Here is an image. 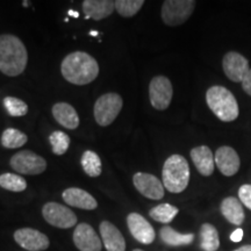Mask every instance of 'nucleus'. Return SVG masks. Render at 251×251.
<instances>
[{"label":"nucleus","mask_w":251,"mask_h":251,"mask_svg":"<svg viewBox=\"0 0 251 251\" xmlns=\"http://www.w3.org/2000/svg\"><path fill=\"white\" fill-rule=\"evenodd\" d=\"M174 87L169 78L164 76L153 77L149 84V99L157 111H165L170 106Z\"/></svg>","instance_id":"8"},{"label":"nucleus","mask_w":251,"mask_h":251,"mask_svg":"<svg viewBox=\"0 0 251 251\" xmlns=\"http://www.w3.org/2000/svg\"><path fill=\"white\" fill-rule=\"evenodd\" d=\"M28 52L24 42L12 34L0 35V71L8 77H17L25 71Z\"/></svg>","instance_id":"2"},{"label":"nucleus","mask_w":251,"mask_h":251,"mask_svg":"<svg viewBox=\"0 0 251 251\" xmlns=\"http://www.w3.org/2000/svg\"><path fill=\"white\" fill-rule=\"evenodd\" d=\"M134 186L143 197L151 200H159L164 197V185L156 176L136 172L133 177Z\"/></svg>","instance_id":"10"},{"label":"nucleus","mask_w":251,"mask_h":251,"mask_svg":"<svg viewBox=\"0 0 251 251\" xmlns=\"http://www.w3.org/2000/svg\"><path fill=\"white\" fill-rule=\"evenodd\" d=\"M220 211H221L226 220L230 222L231 225L241 226L244 222V219H246L242 202L237 198L228 197L222 200Z\"/></svg>","instance_id":"21"},{"label":"nucleus","mask_w":251,"mask_h":251,"mask_svg":"<svg viewBox=\"0 0 251 251\" xmlns=\"http://www.w3.org/2000/svg\"><path fill=\"white\" fill-rule=\"evenodd\" d=\"M63 200L71 207H77L86 211H93L98 207V202L89 192L78 187L67 188L62 194Z\"/></svg>","instance_id":"16"},{"label":"nucleus","mask_w":251,"mask_h":251,"mask_svg":"<svg viewBox=\"0 0 251 251\" xmlns=\"http://www.w3.org/2000/svg\"><path fill=\"white\" fill-rule=\"evenodd\" d=\"M178 212H179V209L176 206H172L170 203H161V205H157L150 209L149 215L155 221L166 225L170 224L176 218V215L178 214Z\"/></svg>","instance_id":"26"},{"label":"nucleus","mask_w":251,"mask_h":251,"mask_svg":"<svg viewBox=\"0 0 251 251\" xmlns=\"http://www.w3.org/2000/svg\"><path fill=\"white\" fill-rule=\"evenodd\" d=\"M206 101L211 111L224 122L236 120L240 109L234 94L224 86H212L206 92Z\"/></svg>","instance_id":"3"},{"label":"nucleus","mask_w":251,"mask_h":251,"mask_svg":"<svg viewBox=\"0 0 251 251\" xmlns=\"http://www.w3.org/2000/svg\"><path fill=\"white\" fill-rule=\"evenodd\" d=\"M191 158L200 175L209 177L214 172L215 159L212 150L207 146H199L191 150Z\"/></svg>","instance_id":"17"},{"label":"nucleus","mask_w":251,"mask_h":251,"mask_svg":"<svg viewBox=\"0 0 251 251\" xmlns=\"http://www.w3.org/2000/svg\"><path fill=\"white\" fill-rule=\"evenodd\" d=\"M12 169L21 175H40L46 171L47 161L30 150L14 153L9 161Z\"/></svg>","instance_id":"7"},{"label":"nucleus","mask_w":251,"mask_h":251,"mask_svg":"<svg viewBox=\"0 0 251 251\" xmlns=\"http://www.w3.org/2000/svg\"><path fill=\"white\" fill-rule=\"evenodd\" d=\"M115 9V1L112 0H85L83 1V12L85 19L99 21L112 15Z\"/></svg>","instance_id":"19"},{"label":"nucleus","mask_w":251,"mask_h":251,"mask_svg":"<svg viewBox=\"0 0 251 251\" xmlns=\"http://www.w3.org/2000/svg\"><path fill=\"white\" fill-rule=\"evenodd\" d=\"M43 218L56 228L68 229L77 224V216L70 208L57 202H47L42 208Z\"/></svg>","instance_id":"9"},{"label":"nucleus","mask_w":251,"mask_h":251,"mask_svg":"<svg viewBox=\"0 0 251 251\" xmlns=\"http://www.w3.org/2000/svg\"><path fill=\"white\" fill-rule=\"evenodd\" d=\"M243 238V230L241 228H237L236 230L234 231V233H231L230 235V240L233 241V242H241Z\"/></svg>","instance_id":"33"},{"label":"nucleus","mask_w":251,"mask_h":251,"mask_svg":"<svg viewBox=\"0 0 251 251\" xmlns=\"http://www.w3.org/2000/svg\"><path fill=\"white\" fill-rule=\"evenodd\" d=\"M27 135L15 128H7L1 135V144L4 148L17 149L27 143Z\"/></svg>","instance_id":"25"},{"label":"nucleus","mask_w":251,"mask_h":251,"mask_svg":"<svg viewBox=\"0 0 251 251\" xmlns=\"http://www.w3.org/2000/svg\"><path fill=\"white\" fill-rule=\"evenodd\" d=\"M163 185L169 192L180 193L190 181V166L185 157L175 153L166 159L162 171Z\"/></svg>","instance_id":"4"},{"label":"nucleus","mask_w":251,"mask_h":251,"mask_svg":"<svg viewBox=\"0 0 251 251\" xmlns=\"http://www.w3.org/2000/svg\"><path fill=\"white\" fill-rule=\"evenodd\" d=\"M127 225L130 234L140 243L151 244L155 241V229L149 224L148 220L139 213H130L127 216Z\"/></svg>","instance_id":"13"},{"label":"nucleus","mask_w":251,"mask_h":251,"mask_svg":"<svg viewBox=\"0 0 251 251\" xmlns=\"http://www.w3.org/2000/svg\"><path fill=\"white\" fill-rule=\"evenodd\" d=\"M214 159L220 172L224 176H227V177H231V176L236 175L238 170H240V157H238V153L231 147H220L216 150Z\"/></svg>","instance_id":"15"},{"label":"nucleus","mask_w":251,"mask_h":251,"mask_svg":"<svg viewBox=\"0 0 251 251\" xmlns=\"http://www.w3.org/2000/svg\"><path fill=\"white\" fill-rule=\"evenodd\" d=\"M124 106V100L118 93L109 92L102 94L94 103V119L101 127H107L117 119Z\"/></svg>","instance_id":"5"},{"label":"nucleus","mask_w":251,"mask_h":251,"mask_svg":"<svg viewBox=\"0 0 251 251\" xmlns=\"http://www.w3.org/2000/svg\"><path fill=\"white\" fill-rule=\"evenodd\" d=\"M100 234L103 246L107 251H125L126 241L121 231L109 221H102L100 224Z\"/></svg>","instance_id":"18"},{"label":"nucleus","mask_w":251,"mask_h":251,"mask_svg":"<svg viewBox=\"0 0 251 251\" xmlns=\"http://www.w3.org/2000/svg\"><path fill=\"white\" fill-rule=\"evenodd\" d=\"M222 68L229 79L234 83H242L243 78L249 72V62L243 55L229 51L222 59Z\"/></svg>","instance_id":"11"},{"label":"nucleus","mask_w":251,"mask_h":251,"mask_svg":"<svg viewBox=\"0 0 251 251\" xmlns=\"http://www.w3.org/2000/svg\"><path fill=\"white\" fill-rule=\"evenodd\" d=\"M159 236H161L163 243H165L169 247L188 246L194 241L193 234H180L169 226H165L161 229Z\"/></svg>","instance_id":"22"},{"label":"nucleus","mask_w":251,"mask_h":251,"mask_svg":"<svg viewBox=\"0 0 251 251\" xmlns=\"http://www.w3.org/2000/svg\"><path fill=\"white\" fill-rule=\"evenodd\" d=\"M238 198H240V201L243 203L247 208H249L251 211V185L246 184L242 185L238 190Z\"/></svg>","instance_id":"31"},{"label":"nucleus","mask_w":251,"mask_h":251,"mask_svg":"<svg viewBox=\"0 0 251 251\" xmlns=\"http://www.w3.org/2000/svg\"><path fill=\"white\" fill-rule=\"evenodd\" d=\"M133 251H143V250H141V249H134Z\"/></svg>","instance_id":"38"},{"label":"nucleus","mask_w":251,"mask_h":251,"mask_svg":"<svg viewBox=\"0 0 251 251\" xmlns=\"http://www.w3.org/2000/svg\"><path fill=\"white\" fill-rule=\"evenodd\" d=\"M200 248L203 251H218L220 237L216 228L211 224H203L200 228Z\"/></svg>","instance_id":"23"},{"label":"nucleus","mask_w":251,"mask_h":251,"mask_svg":"<svg viewBox=\"0 0 251 251\" xmlns=\"http://www.w3.org/2000/svg\"><path fill=\"white\" fill-rule=\"evenodd\" d=\"M234 251H251V244H250V246H243V247L238 248V249L234 250Z\"/></svg>","instance_id":"34"},{"label":"nucleus","mask_w":251,"mask_h":251,"mask_svg":"<svg viewBox=\"0 0 251 251\" xmlns=\"http://www.w3.org/2000/svg\"><path fill=\"white\" fill-rule=\"evenodd\" d=\"M242 87L248 96L251 97V69L242 80Z\"/></svg>","instance_id":"32"},{"label":"nucleus","mask_w":251,"mask_h":251,"mask_svg":"<svg viewBox=\"0 0 251 251\" xmlns=\"http://www.w3.org/2000/svg\"><path fill=\"white\" fill-rule=\"evenodd\" d=\"M90 35H92V36H98V31H94V30L90 31Z\"/></svg>","instance_id":"36"},{"label":"nucleus","mask_w":251,"mask_h":251,"mask_svg":"<svg viewBox=\"0 0 251 251\" xmlns=\"http://www.w3.org/2000/svg\"><path fill=\"white\" fill-rule=\"evenodd\" d=\"M196 1L193 0H166L162 5V20L166 26L183 25L193 13Z\"/></svg>","instance_id":"6"},{"label":"nucleus","mask_w":251,"mask_h":251,"mask_svg":"<svg viewBox=\"0 0 251 251\" xmlns=\"http://www.w3.org/2000/svg\"><path fill=\"white\" fill-rule=\"evenodd\" d=\"M49 142L51 144V149L55 155L62 156L68 151L70 147V137L61 130H55L49 135Z\"/></svg>","instance_id":"28"},{"label":"nucleus","mask_w":251,"mask_h":251,"mask_svg":"<svg viewBox=\"0 0 251 251\" xmlns=\"http://www.w3.org/2000/svg\"><path fill=\"white\" fill-rule=\"evenodd\" d=\"M144 5L143 0H117L115 9L124 18L134 17Z\"/></svg>","instance_id":"29"},{"label":"nucleus","mask_w":251,"mask_h":251,"mask_svg":"<svg viewBox=\"0 0 251 251\" xmlns=\"http://www.w3.org/2000/svg\"><path fill=\"white\" fill-rule=\"evenodd\" d=\"M61 72L64 79L74 85H87L98 77L99 64L84 51H75L62 61Z\"/></svg>","instance_id":"1"},{"label":"nucleus","mask_w":251,"mask_h":251,"mask_svg":"<svg viewBox=\"0 0 251 251\" xmlns=\"http://www.w3.org/2000/svg\"><path fill=\"white\" fill-rule=\"evenodd\" d=\"M69 14L72 15V17H75V18L79 17V15H78V12H76V11H69Z\"/></svg>","instance_id":"35"},{"label":"nucleus","mask_w":251,"mask_h":251,"mask_svg":"<svg viewBox=\"0 0 251 251\" xmlns=\"http://www.w3.org/2000/svg\"><path fill=\"white\" fill-rule=\"evenodd\" d=\"M14 240L19 246L28 251H43L48 249L49 238L33 228H21L14 233Z\"/></svg>","instance_id":"12"},{"label":"nucleus","mask_w":251,"mask_h":251,"mask_svg":"<svg viewBox=\"0 0 251 251\" xmlns=\"http://www.w3.org/2000/svg\"><path fill=\"white\" fill-rule=\"evenodd\" d=\"M24 6H28V2L27 1H24Z\"/></svg>","instance_id":"37"},{"label":"nucleus","mask_w":251,"mask_h":251,"mask_svg":"<svg viewBox=\"0 0 251 251\" xmlns=\"http://www.w3.org/2000/svg\"><path fill=\"white\" fill-rule=\"evenodd\" d=\"M4 106L6 112L11 117H24L28 113V105L21 99L15 98V97H6L4 99Z\"/></svg>","instance_id":"30"},{"label":"nucleus","mask_w":251,"mask_h":251,"mask_svg":"<svg viewBox=\"0 0 251 251\" xmlns=\"http://www.w3.org/2000/svg\"><path fill=\"white\" fill-rule=\"evenodd\" d=\"M0 186L11 192H23L27 188V181L19 175L2 174L0 175Z\"/></svg>","instance_id":"27"},{"label":"nucleus","mask_w":251,"mask_h":251,"mask_svg":"<svg viewBox=\"0 0 251 251\" xmlns=\"http://www.w3.org/2000/svg\"><path fill=\"white\" fill-rule=\"evenodd\" d=\"M74 243L80 251H101V241L87 224H79L74 231Z\"/></svg>","instance_id":"14"},{"label":"nucleus","mask_w":251,"mask_h":251,"mask_svg":"<svg viewBox=\"0 0 251 251\" xmlns=\"http://www.w3.org/2000/svg\"><path fill=\"white\" fill-rule=\"evenodd\" d=\"M52 115L59 125L67 129H76L79 126V117L78 113L70 103L57 102L51 108Z\"/></svg>","instance_id":"20"},{"label":"nucleus","mask_w":251,"mask_h":251,"mask_svg":"<svg viewBox=\"0 0 251 251\" xmlns=\"http://www.w3.org/2000/svg\"><path fill=\"white\" fill-rule=\"evenodd\" d=\"M80 164L84 172L90 177L96 178L101 175V159H100L98 153L94 151L86 150L81 156Z\"/></svg>","instance_id":"24"}]
</instances>
